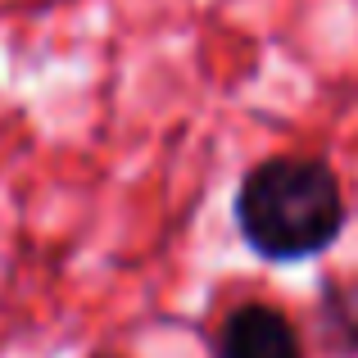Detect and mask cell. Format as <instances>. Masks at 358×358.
I'll return each mask as SVG.
<instances>
[{
  "label": "cell",
  "instance_id": "1",
  "mask_svg": "<svg viewBox=\"0 0 358 358\" xmlns=\"http://www.w3.org/2000/svg\"><path fill=\"white\" fill-rule=\"evenodd\" d=\"M241 241L268 263H304L327 254L345 231V191L327 159L272 155L241 177L231 200Z\"/></svg>",
  "mask_w": 358,
  "mask_h": 358
},
{
  "label": "cell",
  "instance_id": "2",
  "mask_svg": "<svg viewBox=\"0 0 358 358\" xmlns=\"http://www.w3.org/2000/svg\"><path fill=\"white\" fill-rule=\"evenodd\" d=\"M213 358H308L299 327L277 304L245 299L213 331Z\"/></svg>",
  "mask_w": 358,
  "mask_h": 358
},
{
  "label": "cell",
  "instance_id": "3",
  "mask_svg": "<svg viewBox=\"0 0 358 358\" xmlns=\"http://www.w3.org/2000/svg\"><path fill=\"white\" fill-rule=\"evenodd\" d=\"M317 341L331 358L358 354V277H327L317 290Z\"/></svg>",
  "mask_w": 358,
  "mask_h": 358
},
{
  "label": "cell",
  "instance_id": "4",
  "mask_svg": "<svg viewBox=\"0 0 358 358\" xmlns=\"http://www.w3.org/2000/svg\"><path fill=\"white\" fill-rule=\"evenodd\" d=\"M96 358H118V354H96Z\"/></svg>",
  "mask_w": 358,
  "mask_h": 358
}]
</instances>
